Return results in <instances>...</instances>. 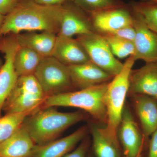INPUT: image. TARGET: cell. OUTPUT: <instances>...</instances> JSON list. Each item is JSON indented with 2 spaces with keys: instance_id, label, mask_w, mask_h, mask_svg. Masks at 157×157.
I'll list each match as a JSON object with an SVG mask.
<instances>
[{
  "instance_id": "ffe728a7",
  "label": "cell",
  "mask_w": 157,
  "mask_h": 157,
  "mask_svg": "<svg viewBox=\"0 0 157 157\" xmlns=\"http://www.w3.org/2000/svg\"><path fill=\"white\" fill-rule=\"evenodd\" d=\"M93 147L97 157H121L120 146L106 134L104 128L91 126Z\"/></svg>"
},
{
  "instance_id": "f1b7e54d",
  "label": "cell",
  "mask_w": 157,
  "mask_h": 157,
  "mask_svg": "<svg viewBox=\"0 0 157 157\" xmlns=\"http://www.w3.org/2000/svg\"><path fill=\"white\" fill-rule=\"evenodd\" d=\"M151 136L147 157H157V130Z\"/></svg>"
},
{
  "instance_id": "3957f363",
  "label": "cell",
  "mask_w": 157,
  "mask_h": 157,
  "mask_svg": "<svg viewBox=\"0 0 157 157\" xmlns=\"http://www.w3.org/2000/svg\"><path fill=\"white\" fill-rule=\"evenodd\" d=\"M135 61L134 55L129 57L124 63L120 73L108 82L104 101L107 111V122L104 130L108 137L120 146L117 132L120 124L127 94L130 87V78Z\"/></svg>"
},
{
  "instance_id": "484cf974",
  "label": "cell",
  "mask_w": 157,
  "mask_h": 157,
  "mask_svg": "<svg viewBox=\"0 0 157 157\" xmlns=\"http://www.w3.org/2000/svg\"><path fill=\"white\" fill-rule=\"evenodd\" d=\"M103 35H111L119 39H124V40L134 42L135 37V31L133 25L128 26L125 27L123 28L119 29L110 33L103 34Z\"/></svg>"
},
{
  "instance_id": "f546056e",
  "label": "cell",
  "mask_w": 157,
  "mask_h": 157,
  "mask_svg": "<svg viewBox=\"0 0 157 157\" xmlns=\"http://www.w3.org/2000/svg\"><path fill=\"white\" fill-rule=\"evenodd\" d=\"M35 2L44 5V6H52L63 5L66 1L65 0H33Z\"/></svg>"
},
{
  "instance_id": "d6986e66",
  "label": "cell",
  "mask_w": 157,
  "mask_h": 157,
  "mask_svg": "<svg viewBox=\"0 0 157 157\" xmlns=\"http://www.w3.org/2000/svg\"><path fill=\"white\" fill-rule=\"evenodd\" d=\"M20 46L33 50L42 57L51 56L56 42V34L49 32H30L16 35Z\"/></svg>"
},
{
  "instance_id": "7402d4cb",
  "label": "cell",
  "mask_w": 157,
  "mask_h": 157,
  "mask_svg": "<svg viewBox=\"0 0 157 157\" xmlns=\"http://www.w3.org/2000/svg\"><path fill=\"white\" fill-rule=\"evenodd\" d=\"M39 108L26 112L6 114L4 116L1 117L0 143L11 137L21 126L26 117Z\"/></svg>"
},
{
  "instance_id": "52a82bcc",
  "label": "cell",
  "mask_w": 157,
  "mask_h": 157,
  "mask_svg": "<svg viewBox=\"0 0 157 157\" xmlns=\"http://www.w3.org/2000/svg\"><path fill=\"white\" fill-rule=\"evenodd\" d=\"M76 39L86 50L91 62L113 77L120 73L124 63L113 55L103 35L94 32L78 36Z\"/></svg>"
},
{
  "instance_id": "ba28073f",
  "label": "cell",
  "mask_w": 157,
  "mask_h": 157,
  "mask_svg": "<svg viewBox=\"0 0 157 157\" xmlns=\"http://www.w3.org/2000/svg\"><path fill=\"white\" fill-rule=\"evenodd\" d=\"M19 46L16 35H8L0 41V52L4 57L0 68V117L4 104L18 77L14 68V60Z\"/></svg>"
},
{
  "instance_id": "4dcf8cb0",
  "label": "cell",
  "mask_w": 157,
  "mask_h": 157,
  "mask_svg": "<svg viewBox=\"0 0 157 157\" xmlns=\"http://www.w3.org/2000/svg\"><path fill=\"white\" fill-rule=\"evenodd\" d=\"M5 17V16L3 15L2 14H0V30H1V28L2 25Z\"/></svg>"
},
{
  "instance_id": "ac0fdd59",
  "label": "cell",
  "mask_w": 157,
  "mask_h": 157,
  "mask_svg": "<svg viewBox=\"0 0 157 157\" xmlns=\"http://www.w3.org/2000/svg\"><path fill=\"white\" fill-rule=\"evenodd\" d=\"M36 144L22 124L0 143V157H32Z\"/></svg>"
},
{
  "instance_id": "30bf717a",
  "label": "cell",
  "mask_w": 157,
  "mask_h": 157,
  "mask_svg": "<svg viewBox=\"0 0 157 157\" xmlns=\"http://www.w3.org/2000/svg\"><path fill=\"white\" fill-rule=\"evenodd\" d=\"M117 136L125 157L141 156L144 140L143 134L128 108L124 107Z\"/></svg>"
},
{
  "instance_id": "44dd1931",
  "label": "cell",
  "mask_w": 157,
  "mask_h": 157,
  "mask_svg": "<svg viewBox=\"0 0 157 157\" xmlns=\"http://www.w3.org/2000/svg\"><path fill=\"white\" fill-rule=\"evenodd\" d=\"M42 58L33 50L19 46L14 60V68L17 76L34 74Z\"/></svg>"
},
{
  "instance_id": "9c48e42d",
  "label": "cell",
  "mask_w": 157,
  "mask_h": 157,
  "mask_svg": "<svg viewBox=\"0 0 157 157\" xmlns=\"http://www.w3.org/2000/svg\"><path fill=\"white\" fill-rule=\"evenodd\" d=\"M90 14L95 30L103 35L133 25V9L130 4Z\"/></svg>"
},
{
  "instance_id": "2e32d148",
  "label": "cell",
  "mask_w": 157,
  "mask_h": 157,
  "mask_svg": "<svg viewBox=\"0 0 157 157\" xmlns=\"http://www.w3.org/2000/svg\"><path fill=\"white\" fill-rule=\"evenodd\" d=\"M87 128L84 126L66 137L42 145H36L32 157H63L84 139Z\"/></svg>"
},
{
  "instance_id": "e0dca14e",
  "label": "cell",
  "mask_w": 157,
  "mask_h": 157,
  "mask_svg": "<svg viewBox=\"0 0 157 157\" xmlns=\"http://www.w3.org/2000/svg\"><path fill=\"white\" fill-rule=\"evenodd\" d=\"M134 97V107L141 124L144 142L157 130V99L146 95Z\"/></svg>"
},
{
  "instance_id": "5b68a950",
  "label": "cell",
  "mask_w": 157,
  "mask_h": 157,
  "mask_svg": "<svg viewBox=\"0 0 157 157\" xmlns=\"http://www.w3.org/2000/svg\"><path fill=\"white\" fill-rule=\"evenodd\" d=\"M34 75L47 98L71 91L74 87L68 66L52 56L42 58Z\"/></svg>"
},
{
  "instance_id": "8992f818",
  "label": "cell",
  "mask_w": 157,
  "mask_h": 157,
  "mask_svg": "<svg viewBox=\"0 0 157 157\" xmlns=\"http://www.w3.org/2000/svg\"><path fill=\"white\" fill-rule=\"evenodd\" d=\"M47 97L33 79L19 77L3 106L6 114L26 112L43 106Z\"/></svg>"
},
{
  "instance_id": "9a60e30c",
  "label": "cell",
  "mask_w": 157,
  "mask_h": 157,
  "mask_svg": "<svg viewBox=\"0 0 157 157\" xmlns=\"http://www.w3.org/2000/svg\"><path fill=\"white\" fill-rule=\"evenodd\" d=\"M128 93L132 95H146L157 99V62L147 63L132 70Z\"/></svg>"
},
{
  "instance_id": "5bb4252c",
  "label": "cell",
  "mask_w": 157,
  "mask_h": 157,
  "mask_svg": "<svg viewBox=\"0 0 157 157\" xmlns=\"http://www.w3.org/2000/svg\"><path fill=\"white\" fill-rule=\"evenodd\" d=\"M51 56L67 66L90 61L86 50L77 39L58 35Z\"/></svg>"
},
{
  "instance_id": "7c38bea8",
  "label": "cell",
  "mask_w": 157,
  "mask_h": 157,
  "mask_svg": "<svg viewBox=\"0 0 157 157\" xmlns=\"http://www.w3.org/2000/svg\"><path fill=\"white\" fill-rule=\"evenodd\" d=\"M63 11L59 32L58 35L73 38L96 32L91 21L84 14L83 10L73 2H66L63 4Z\"/></svg>"
},
{
  "instance_id": "83f0119b",
  "label": "cell",
  "mask_w": 157,
  "mask_h": 157,
  "mask_svg": "<svg viewBox=\"0 0 157 157\" xmlns=\"http://www.w3.org/2000/svg\"><path fill=\"white\" fill-rule=\"evenodd\" d=\"M20 0H0V14L6 16L15 8Z\"/></svg>"
},
{
  "instance_id": "836d02e7",
  "label": "cell",
  "mask_w": 157,
  "mask_h": 157,
  "mask_svg": "<svg viewBox=\"0 0 157 157\" xmlns=\"http://www.w3.org/2000/svg\"><path fill=\"white\" fill-rule=\"evenodd\" d=\"M66 2H74L75 1V0H65Z\"/></svg>"
},
{
  "instance_id": "6da1fadb",
  "label": "cell",
  "mask_w": 157,
  "mask_h": 157,
  "mask_svg": "<svg viewBox=\"0 0 157 157\" xmlns=\"http://www.w3.org/2000/svg\"><path fill=\"white\" fill-rule=\"evenodd\" d=\"M63 11V5L44 6L33 0H20L15 8L5 16L0 37L17 35L24 31L58 34Z\"/></svg>"
},
{
  "instance_id": "cb8c5ba5",
  "label": "cell",
  "mask_w": 157,
  "mask_h": 157,
  "mask_svg": "<svg viewBox=\"0 0 157 157\" xmlns=\"http://www.w3.org/2000/svg\"><path fill=\"white\" fill-rule=\"evenodd\" d=\"M73 2L82 10L90 14L125 4L122 0H75Z\"/></svg>"
},
{
  "instance_id": "1f68e13d",
  "label": "cell",
  "mask_w": 157,
  "mask_h": 157,
  "mask_svg": "<svg viewBox=\"0 0 157 157\" xmlns=\"http://www.w3.org/2000/svg\"><path fill=\"white\" fill-rule=\"evenodd\" d=\"M141 2H157V0H140Z\"/></svg>"
},
{
  "instance_id": "d6a6232c",
  "label": "cell",
  "mask_w": 157,
  "mask_h": 157,
  "mask_svg": "<svg viewBox=\"0 0 157 157\" xmlns=\"http://www.w3.org/2000/svg\"><path fill=\"white\" fill-rule=\"evenodd\" d=\"M3 61L2 60V59L0 58V68H1V67H2V65L3 64Z\"/></svg>"
},
{
  "instance_id": "d4e9b609",
  "label": "cell",
  "mask_w": 157,
  "mask_h": 157,
  "mask_svg": "<svg viewBox=\"0 0 157 157\" xmlns=\"http://www.w3.org/2000/svg\"><path fill=\"white\" fill-rule=\"evenodd\" d=\"M103 35L107 40L114 56L118 58L123 59L135 55L134 42L119 39L111 35Z\"/></svg>"
},
{
  "instance_id": "4fadbf2b",
  "label": "cell",
  "mask_w": 157,
  "mask_h": 157,
  "mask_svg": "<svg viewBox=\"0 0 157 157\" xmlns=\"http://www.w3.org/2000/svg\"><path fill=\"white\" fill-rule=\"evenodd\" d=\"M68 67L73 86L78 90L107 83L113 77L91 61Z\"/></svg>"
},
{
  "instance_id": "8d00e7d4",
  "label": "cell",
  "mask_w": 157,
  "mask_h": 157,
  "mask_svg": "<svg viewBox=\"0 0 157 157\" xmlns=\"http://www.w3.org/2000/svg\"></svg>"
},
{
  "instance_id": "8fae6325",
  "label": "cell",
  "mask_w": 157,
  "mask_h": 157,
  "mask_svg": "<svg viewBox=\"0 0 157 157\" xmlns=\"http://www.w3.org/2000/svg\"><path fill=\"white\" fill-rule=\"evenodd\" d=\"M132 9L133 26L135 31L134 42L135 61L142 60L146 63L157 62V34L150 29L141 15Z\"/></svg>"
},
{
  "instance_id": "4316f807",
  "label": "cell",
  "mask_w": 157,
  "mask_h": 157,
  "mask_svg": "<svg viewBox=\"0 0 157 157\" xmlns=\"http://www.w3.org/2000/svg\"><path fill=\"white\" fill-rule=\"evenodd\" d=\"M88 147V140L83 139L77 148L63 157H86Z\"/></svg>"
},
{
  "instance_id": "7a4b0ae2",
  "label": "cell",
  "mask_w": 157,
  "mask_h": 157,
  "mask_svg": "<svg viewBox=\"0 0 157 157\" xmlns=\"http://www.w3.org/2000/svg\"><path fill=\"white\" fill-rule=\"evenodd\" d=\"M86 118L80 111L61 112L54 107L42 106L27 117L22 126L36 145H42L56 140L69 127Z\"/></svg>"
},
{
  "instance_id": "e575fe53",
  "label": "cell",
  "mask_w": 157,
  "mask_h": 157,
  "mask_svg": "<svg viewBox=\"0 0 157 157\" xmlns=\"http://www.w3.org/2000/svg\"><path fill=\"white\" fill-rule=\"evenodd\" d=\"M88 157H93L91 155H89Z\"/></svg>"
},
{
  "instance_id": "603a6c76",
  "label": "cell",
  "mask_w": 157,
  "mask_h": 157,
  "mask_svg": "<svg viewBox=\"0 0 157 157\" xmlns=\"http://www.w3.org/2000/svg\"><path fill=\"white\" fill-rule=\"evenodd\" d=\"M130 5L141 15L147 27L157 34V3L132 1Z\"/></svg>"
},
{
  "instance_id": "d590c367",
  "label": "cell",
  "mask_w": 157,
  "mask_h": 157,
  "mask_svg": "<svg viewBox=\"0 0 157 157\" xmlns=\"http://www.w3.org/2000/svg\"><path fill=\"white\" fill-rule=\"evenodd\" d=\"M141 157V156H139V157Z\"/></svg>"
},
{
  "instance_id": "277c9868",
  "label": "cell",
  "mask_w": 157,
  "mask_h": 157,
  "mask_svg": "<svg viewBox=\"0 0 157 157\" xmlns=\"http://www.w3.org/2000/svg\"><path fill=\"white\" fill-rule=\"evenodd\" d=\"M108 82L47 97L43 107H72L82 109L96 120L107 122V111L104 105V94Z\"/></svg>"
}]
</instances>
